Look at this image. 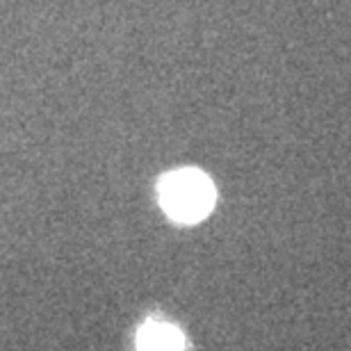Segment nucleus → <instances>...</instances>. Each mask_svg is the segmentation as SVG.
Returning a JSON list of instances; mask_svg holds the SVG:
<instances>
[{"instance_id": "1", "label": "nucleus", "mask_w": 351, "mask_h": 351, "mask_svg": "<svg viewBox=\"0 0 351 351\" xmlns=\"http://www.w3.org/2000/svg\"><path fill=\"white\" fill-rule=\"evenodd\" d=\"M160 203L176 221H201L215 206V187L206 173L196 169H178L160 180Z\"/></svg>"}, {"instance_id": "2", "label": "nucleus", "mask_w": 351, "mask_h": 351, "mask_svg": "<svg viewBox=\"0 0 351 351\" xmlns=\"http://www.w3.org/2000/svg\"><path fill=\"white\" fill-rule=\"evenodd\" d=\"M180 331L167 322H149L137 333V351H182Z\"/></svg>"}]
</instances>
